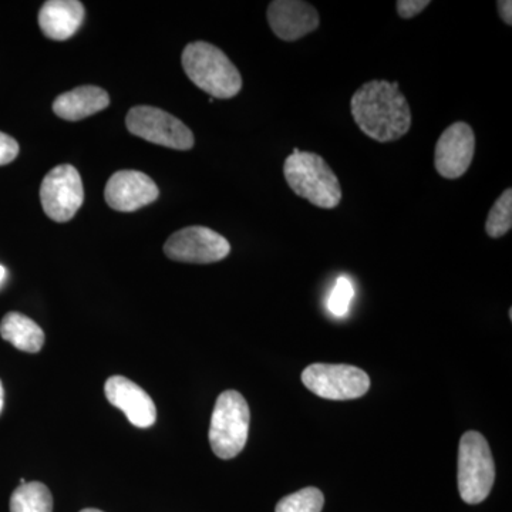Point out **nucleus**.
<instances>
[{
	"instance_id": "f257e3e1",
	"label": "nucleus",
	"mask_w": 512,
	"mask_h": 512,
	"mask_svg": "<svg viewBox=\"0 0 512 512\" xmlns=\"http://www.w3.org/2000/svg\"><path fill=\"white\" fill-rule=\"evenodd\" d=\"M350 113L356 126L377 143H393L412 128V110L397 82L363 84L350 100Z\"/></svg>"
},
{
	"instance_id": "f03ea898",
	"label": "nucleus",
	"mask_w": 512,
	"mask_h": 512,
	"mask_svg": "<svg viewBox=\"0 0 512 512\" xmlns=\"http://www.w3.org/2000/svg\"><path fill=\"white\" fill-rule=\"evenodd\" d=\"M181 62L188 79L212 99H232L241 92V73L217 46L192 42L185 47Z\"/></svg>"
},
{
	"instance_id": "7ed1b4c3",
	"label": "nucleus",
	"mask_w": 512,
	"mask_h": 512,
	"mask_svg": "<svg viewBox=\"0 0 512 512\" xmlns=\"http://www.w3.org/2000/svg\"><path fill=\"white\" fill-rule=\"evenodd\" d=\"M286 183L298 197L322 210H333L342 201L339 178L319 154L293 148L284 164Z\"/></svg>"
},
{
	"instance_id": "20e7f679",
	"label": "nucleus",
	"mask_w": 512,
	"mask_h": 512,
	"mask_svg": "<svg viewBox=\"0 0 512 512\" xmlns=\"http://www.w3.org/2000/svg\"><path fill=\"white\" fill-rule=\"evenodd\" d=\"M495 481V463L483 434L467 431L458 447V491L464 503L487 500Z\"/></svg>"
},
{
	"instance_id": "39448f33",
	"label": "nucleus",
	"mask_w": 512,
	"mask_h": 512,
	"mask_svg": "<svg viewBox=\"0 0 512 512\" xmlns=\"http://www.w3.org/2000/svg\"><path fill=\"white\" fill-rule=\"evenodd\" d=\"M249 420L251 412L241 393L227 390L218 396L210 426V444L215 456L231 460L244 450Z\"/></svg>"
},
{
	"instance_id": "423d86ee",
	"label": "nucleus",
	"mask_w": 512,
	"mask_h": 512,
	"mask_svg": "<svg viewBox=\"0 0 512 512\" xmlns=\"http://www.w3.org/2000/svg\"><path fill=\"white\" fill-rule=\"evenodd\" d=\"M126 126L134 136L174 150H191L195 138L183 121L167 111L151 106H137L128 111Z\"/></svg>"
},
{
	"instance_id": "0eeeda50",
	"label": "nucleus",
	"mask_w": 512,
	"mask_h": 512,
	"mask_svg": "<svg viewBox=\"0 0 512 512\" xmlns=\"http://www.w3.org/2000/svg\"><path fill=\"white\" fill-rule=\"evenodd\" d=\"M302 383L316 396L328 400H355L370 389V377L359 367L313 363L302 372Z\"/></svg>"
},
{
	"instance_id": "6e6552de",
	"label": "nucleus",
	"mask_w": 512,
	"mask_h": 512,
	"mask_svg": "<svg viewBox=\"0 0 512 512\" xmlns=\"http://www.w3.org/2000/svg\"><path fill=\"white\" fill-rule=\"evenodd\" d=\"M40 201L50 220H72L84 201V188L79 171L69 164L53 168L40 187Z\"/></svg>"
},
{
	"instance_id": "1a4fd4ad",
	"label": "nucleus",
	"mask_w": 512,
	"mask_h": 512,
	"mask_svg": "<svg viewBox=\"0 0 512 512\" xmlns=\"http://www.w3.org/2000/svg\"><path fill=\"white\" fill-rule=\"evenodd\" d=\"M168 258L185 264H214L227 258L231 245L227 238L207 227H187L174 232L165 242Z\"/></svg>"
},
{
	"instance_id": "9d476101",
	"label": "nucleus",
	"mask_w": 512,
	"mask_h": 512,
	"mask_svg": "<svg viewBox=\"0 0 512 512\" xmlns=\"http://www.w3.org/2000/svg\"><path fill=\"white\" fill-rule=\"evenodd\" d=\"M476 153V134L470 124L457 121L451 124L437 140L434 167L446 180L463 177Z\"/></svg>"
},
{
	"instance_id": "9b49d317",
	"label": "nucleus",
	"mask_w": 512,
	"mask_h": 512,
	"mask_svg": "<svg viewBox=\"0 0 512 512\" xmlns=\"http://www.w3.org/2000/svg\"><path fill=\"white\" fill-rule=\"evenodd\" d=\"M157 184L140 171L123 170L111 175L104 198L113 210L134 212L157 200Z\"/></svg>"
},
{
	"instance_id": "f8f14e48",
	"label": "nucleus",
	"mask_w": 512,
	"mask_h": 512,
	"mask_svg": "<svg viewBox=\"0 0 512 512\" xmlns=\"http://www.w3.org/2000/svg\"><path fill=\"white\" fill-rule=\"evenodd\" d=\"M269 26L284 42H296L320 25L318 10L303 0H274L266 12Z\"/></svg>"
},
{
	"instance_id": "ddd939ff",
	"label": "nucleus",
	"mask_w": 512,
	"mask_h": 512,
	"mask_svg": "<svg viewBox=\"0 0 512 512\" xmlns=\"http://www.w3.org/2000/svg\"><path fill=\"white\" fill-rule=\"evenodd\" d=\"M107 400L126 414L127 420L138 429H148L157 420L153 399L138 384L127 377H110L104 386Z\"/></svg>"
},
{
	"instance_id": "4468645a",
	"label": "nucleus",
	"mask_w": 512,
	"mask_h": 512,
	"mask_svg": "<svg viewBox=\"0 0 512 512\" xmlns=\"http://www.w3.org/2000/svg\"><path fill=\"white\" fill-rule=\"evenodd\" d=\"M84 20L83 3L77 0H49L39 12L42 32L52 40L70 39Z\"/></svg>"
},
{
	"instance_id": "2eb2a0df",
	"label": "nucleus",
	"mask_w": 512,
	"mask_h": 512,
	"mask_svg": "<svg viewBox=\"0 0 512 512\" xmlns=\"http://www.w3.org/2000/svg\"><path fill=\"white\" fill-rule=\"evenodd\" d=\"M110 97L106 90L96 86H82L60 94L53 103V111L60 119L79 121L107 109Z\"/></svg>"
},
{
	"instance_id": "dca6fc26",
	"label": "nucleus",
	"mask_w": 512,
	"mask_h": 512,
	"mask_svg": "<svg viewBox=\"0 0 512 512\" xmlns=\"http://www.w3.org/2000/svg\"><path fill=\"white\" fill-rule=\"evenodd\" d=\"M0 335L22 352L37 353L45 345V332L28 316L10 312L0 323Z\"/></svg>"
},
{
	"instance_id": "f3484780",
	"label": "nucleus",
	"mask_w": 512,
	"mask_h": 512,
	"mask_svg": "<svg viewBox=\"0 0 512 512\" xmlns=\"http://www.w3.org/2000/svg\"><path fill=\"white\" fill-rule=\"evenodd\" d=\"M53 497L43 483H25L10 497V512H52Z\"/></svg>"
},
{
	"instance_id": "a211bd4d",
	"label": "nucleus",
	"mask_w": 512,
	"mask_h": 512,
	"mask_svg": "<svg viewBox=\"0 0 512 512\" xmlns=\"http://www.w3.org/2000/svg\"><path fill=\"white\" fill-rule=\"evenodd\" d=\"M512 228V190L507 188L494 202L485 222V231L490 238H501Z\"/></svg>"
},
{
	"instance_id": "6ab92c4d",
	"label": "nucleus",
	"mask_w": 512,
	"mask_h": 512,
	"mask_svg": "<svg viewBox=\"0 0 512 512\" xmlns=\"http://www.w3.org/2000/svg\"><path fill=\"white\" fill-rule=\"evenodd\" d=\"M325 497L315 487L302 488L298 493L286 495L278 504L275 512H322Z\"/></svg>"
},
{
	"instance_id": "aec40b11",
	"label": "nucleus",
	"mask_w": 512,
	"mask_h": 512,
	"mask_svg": "<svg viewBox=\"0 0 512 512\" xmlns=\"http://www.w3.org/2000/svg\"><path fill=\"white\" fill-rule=\"evenodd\" d=\"M355 296L352 282L346 276H340L328 299V309L332 315L345 316Z\"/></svg>"
},
{
	"instance_id": "412c9836",
	"label": "nucleus",
	"mask_w": 512,
	"mask_h": 512,
	"mask_svg": "<svg viewBox=\"0 0 512 512\" xmlns=\"http://www.w3.org/2000/svg\"><path fill=\"white\" fill-rule=\"evenodd\" d=\"M429 5L430 0H399L396 3V9L400 18L413 19Z\"/></svg>"
},
{
	"instance_id": "4be33fe9",
	"label": "nucleus",
	"mask_w": 512,
	"mask_h": 512,
	"mask_svg": "<svg viewBox=\"0 0 512 512\" xmlns=\"http://www.w3.org/2000/svg\"><path fill=\"white\" fill-rule=\"evenodd\" d=\"M19 154V144L15 138L0 131V165L12 163Z\"/></svg>"
},
{
	"instance_id": "5701e85b",
	"label": "nucleus",
	"mask_w": 512,
	"mask_h": 512,
	"mask_svg": "<svg viewBox=\"0 0 512 512\" xmlns=\"http://www.w3.org/2000/svg\"><path fill=\"white\" fill-rule=\"evenodd\" d=\"M497 10L505 25H512V2L511 0H498Z\"/></svg>"
},
{
	"instance_id": "b1692460",
	"label": "nucleus",
	"mask_w": 512,
	"mask_h": 512,
	"mask_svg": "<svg viewBox=\"0 0 512 512\" xmlns=\"http://www.w3.org/2000/svg\"><path fill=\"white\" fill-rule=\"evenodd\" d=\"M3 394H5V392H3L2 382H0V412H2L3 409Z\"/></svg>"
},
{
	"instance_id": "393cba45",
	"label": "nucleus",
	"mask_w": 512,
	"mask_h": 512,
	"mask_svg": "<svg viewBox=\"0 0 512 512\" xmlns=\"http://www.w3.org/2000/svg\"><path fill=\"white\" fill-rule=\"evenodd\" d=\"M5 274H6L5 268H3L2 265H0V282H2L3 278H5Z\"/></svg>"
},
{
	"instance_id": "a878e982",
	"label": "nucleus",
	"mask_w": 512,
	"mask_h": 512,
	"mask_svg": "<svg viewBox=\"0 0 512 512\" xmlns=\"http://www.w3.org/2000/svg\"><path fill=\"white\" fill-rule=\"evenodd\" d=\"M80 512H103V511L96 510V508H86V510H83Z\"/></svg>"
}]
</instances>
